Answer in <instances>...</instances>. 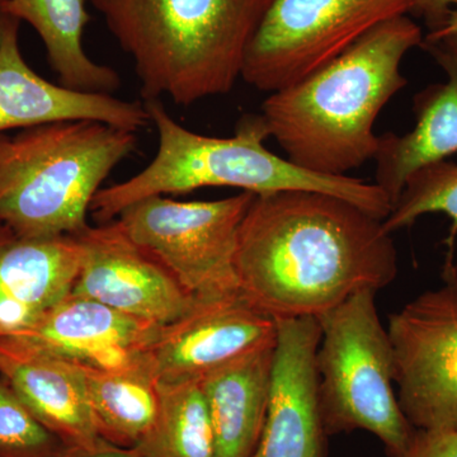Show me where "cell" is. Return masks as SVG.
Returning a JSON list of instances; mask_svg holds the SVG:
<instances>
[{
	"mask_svg": "<svg viewBox=\"0 0 457 457\" xmlns=\"http://www.w3.org/2000/svg\"><path fill=\"white\" fill-rule=\"evenodd\" d=\"M417 0H270L246 47L240 78L261 92L300 82Z\"/></svg>",
	"mask_w": 457,
	"mask_h": 457,
	"instance_id": "7",
	"label": "cell"
},
{
	"mask_svg": "<svg viewBox=\"0 0 457 457\" xmlns=\"http://www.w3.org/2000/svg\"><path fill=\"white\" fill-rule=\"evenodd\" d=\"M445 36H457V7L450 12L446 22L438 31L428 33L426 37L438 38L445 37Z\"/></svg>",
	"mask_w": 457,
	"mask_h": 457,
	"instance_id": "27",
	"label": "cell"
},
{
	"mask_svg": "<svg viewBox=\"0 0 457 457\" xmlns=\"http://www.w3.org/2000/svg\"><path fill=\"white\" fill-rule=\"evenodd\" d=\"M402 457H457V426L416 429Z\"/></svg>",
	"mask_w": 457,
	"mask_h": 457,
	"instance_id": "24",
	"label": "cell"
},
{
	"mask_svg": "<svg viewBox=\"0 0 457 457\" xmlns=\"http://www.w3.org/2000/svg\"><path fill=\"white\" fill-rule=\"evenodd\" d=\"M365 288L318 318L317 352L321 417L328 437L368 431L389 457H402L416 429L394 390L395 365L389 333Z\"/></svg>",
	"mask_w": 457,
	"mask_h": 457,
	"instance_id": "6",
	"label": "cell"
},
{
	"mask_svg": "<svg viewBox=\"0 0 457 457\" xmlns=\"http://www.w3.org/2000/svg\"><path fill=\"white\" fill-rule=\"evenodd\" d=\"M74 237L82 246V263L71 294L161 327L183 317L196 303L117 219L87 227Z\"/></svg>",
	"mask_w": 457,
	"mask_h": 457,
	"instance_id": "11",
	"label": "cell"
},
{
	"mask_svg": "<svg viewBox=\"0 0 457 457\" xmlns=\"http://www.w3.org/2000/svg\"><path fill=\"white\" fill-rule=\"evenodd\" d=\"M66 446L0 375V457H57Z\"/></svg>",
	"mask_w": 457,
	"mask_h": 457,
	"instance_id": "23",
	"label": "cell"
},
{
	"mask_svg": "<svg viewBox=\"0 0 457 457\" xmlns=\"http://www.w3.org/2000/svg\"><path fill=\"white\" fill-rule=\"evenodd\" d=\"M154 426L132 449L144 457H215L212 420L198 381L158 383Z\"/></svg>",
	"mask_w": 457,
	"mask_h": 457,
	"instance_id": "21",
	"label": "cell"
},
{
	"mask_svg": "<svg viewBox=\"0 0 457 457\" xmlns=\"http://www.w3.org/2000/svg\"><path fill=\"white\" fill-rule=\"evenodd\" d=\"M159 328L69 294L32 326L0 341L82 369L113 371L146 365Z\"/></svg>",
	"mask_w": 457,
	"mask_h": 457,
	"instance_id": "13",
	"label": "cell"
},
{
	"mask_svg": "<svg viewBox=\"0 0 457 457\" xmlns=\"http://www.w3.org/2000/svg\"><path fill=\"white\" fill-rule=\"evenodd\" d=\"M423 42L408 16L376 26L353 46L262 104L270 137L291 163L321 176H347L374 159L378 113L408 84L403 57Z\"/></svg>",
	"mask_w": 457,
	"mask_h": 457,
	"instance_id": "2",
	"label": "cell"
},
{
	"mask_svg": "<svg viewBox=\"0 0 457 457\" xmlns=\"http://www.w3.org/2000/svg\"><path fill=\"white\" fill-rule=\"evenodd\" d=\"M131 56L145 101L230 92L270 0H88Z\"/></svg>",
	"mask_w": 457,
	"mask_h": 457,
	"instance_id": "4",
	"label": "cell"
},
{
	"mask_svg": "<svg viewBox=\"0 0 457 457\" xmlns=\"http://www.w3.org/2000/svg\"><path fill=\"white\" fill-rule=\"evenodd\" d=\"M420 46L444 69L447 80L416 95L413 130L378 137L375 183L392 207L417 170L457 153V36L423 37Z\"/></svg>",
	"mask_w": 457,
	"mask_h": 457,
	"instance_id": "16",
	"label": "cell"
},
{
	"mask_svg": "<svg viewBox=\"0 0 457 457\" xmlns=\"http://www.w3.org/2000/svg\"><path fill=\"white\" fill-rule=\"evenodd\" d=\"M273 347L234 361L200 381L215 457L254 455L266 422Z\"/></svg>",
	"mask_w": 457,
	"mask_h": 457,
	"instance_id": "18",
	"label": "cell"
},
{
	"mask_svg": "<svg viewBox=\"0 0 457 457\" xmlns=\"http://www.w3.org/2000/svg\"><path fill=\"white\" fill-rule=\"evenodd\" d=\"M21 21L0 11V135L46 123L93 120L132 132L150 122L140 102L86 93L51 83L27 64Z\"/></svg>",
	"mask_w": 457,
	"mask_h": 457,
	"instance_id": "14",
	"label": "cell"
},
{
	"mask_svg": "<svg viewBox=\"0 0 457 457\" xmlns=\"http://www.w3.org/2000/svg\"><path fill=\"white\" fill-rule=\"evenodd\" d=\"M384 220L345 198L288 189L254 195L237 236L240 291L281 319L319 318L399 272Z\"/></svg>",
	"mask_w": 457,
	"mask_h": 457,
	"instance_id": "1",
	"label": "cell"
},
{
	"mask_svg": "<svg viewBox=\"0 0 457 457\" xmlns=\"http://www.w3.org/2000/svg\"><path fill=\"white\" fill-rule=\"evenodd\" d=\"M0 375L68 446L92 447L104 441L90 408L86 372L79 366L0 341Z\"/></svg>",
	"mask_w": 457,
	"mask_h": 457,
	"instance_id": "17",
	"label": "cell"
},
{
	"mask_svg": "<svg viewBox=\"0 0 457 457\" xmlns=\"http://www.w3.org/2000/svg\"><path fill=\"white\" fill-rule=\"evenodd\" d=\"M83 370L101 437L117 446H137L154 426L159 411L158 381L147 365L113 371Z\"/></svg>",
	"mask_w": 457,
	"mask_h": 457,
	"instance_id": "20",
	"label": "cell"
},
{
	"mask_svg": "<svg viewBox=\"0 0 457 457\" xmlns=\"http://www.w3.org/2000/svg\"><path fill=\"white\" fill-rule=\"evenodd\" d=\"M318 318L278 320L266 422L252 457H328L321 417Z\"/></svg>",
	"mask_w": 457,
	"mask_h": 457,
	"instance_id": "12",
	"label": "cell"
},
{
	"mask_svg": "<svg viewBox=\"0 0 457 457\" xmlns=\"http://www.w3.org/2000/svg\"><path fill=\"white\" fill-rule=\"evenodd\" d=\"M88 0H0V11L27 22L37 32L59 84L86 93L112 95L121 86L119 74L87 55L84 29Z\"/></svg>",
	"mask_w": 457,
	"mask_h": 457,
	"instance_id": "19",
	"label": "cell"
},
{
	"mask_svg": "<svg viewBox=\"0 0 457 457\" xmlns=\"http://www.w3.org/2000/svg\"><path fill=\"white\" fill-rule=\"evenodd\" d=\"M278 319L245 295L196 300L183 317L159 328L145 354L158 383H200L207 375L275 345Z\"/></svg>",
	"mask_w": 457,
	"mask_h": 457,
	"instance_id": "10",
	"label": "cell"
},
{
	"mask_svg": "<svg viewBox=\"0 0 457 457\" xmlns=\"http://www.w3.org/2000/svg\"><path fill=\"white\" fill-rule=\"evenodd\" d=\"M389 318L398 402L414 429L457 426V269Z\"/></svg>",
	"mask_w": 457,
	"mask_h": 457,
	"instance_id": "9",
	"label": "cell"
},
{
	"mask_svg": "<svg viewBox=\"0 0 457 457\" xmlns=\"http://www.w3.org/2000/svg\"><path fill=\"white\" fill-rule=\"evenodd\" d=\"M57 457H144L137 450L117 446L106 440L92 447L66 446Z\"/></svg>",
	"mask_w": 457,
	"mask_h": 457,
	"instance_id": "26",
	"label": "cell"
},
{
	"mask_svg": "<svg viewBox=\"0 0 457 457\" xmlns=\"http://www.w3.org/2000/svg\"><path fill=\"white\" fill-rule=\"evenodd\" d=\"M457 7V0H417L413 13L425 18L429 32H436L446 22L450 12Z\"/></svg>",
	"mask_w": 457,
	"mask_h": 457,
	"instance_id": "25",
	"label": "cell"
},
{
	"mask_svg": "<svg viewBox=\"0 0 457 457\" xmlns=\"http://www.w3.org/2000/svg\"><path fill=\"white\" fill-rule=\"evenodd\" d=\"M144 106L158 132V150L139 173L99 189L90 212L101 224L147 197L204 187H231L254 195L306 189L345 198L381 220L392 212L389 197L375 182L311 173L270 152L264 146L270 134L262 114L243 117L234 137H213L183 128L161 99L145 101Z\"/></svg>",
	"mask_w": 457,
	"mask_h": 457,
	"instance_id": "3",
	"label": "cell"
},
{
	"mask_svg": "<svg viewBox=\"0 0 457 457\" xmlns=\"http://www.w3.org/2000/svg\"><path fill=\"white\" fill-rule=\"evenodd\" d=\"M137 145V132L93 120L0 135V222L23 237L78 236L104 180Z\"/></svg>",
	"mask_w": 457,
	"mask_h": 457,
	"instance_id": "5",
	"label": "cell"
},
{
	"mask_svg": "<svg viewBox=\"0 0 457 457\" xmlns=\"http://www.w3.org/2000/svg\"><path fill=\"white\" fill-rule=\"evenodd\" d=\"M427 213H444L453 225L447 245L453 252L457 236V164L442 161L417 170L396 198L384 228L390 234L411 227Z\"/></svg>",
	"mask_w": 457,
	"mask_h": 457,
	"instance_id": "22",
	"label": "cell"
},
{
	"mask_svg": "<svg viewBox=\"0 0 457 457\" xmlns=\"http://www.w3.org/2000/svg\"><path fill=\"white\" fill-rule=\"evenodd\" d=\"M253 198L251 192L189 203L153 196L132 204L117 220L194 299H219L240 293L237 236Z\"/></svg>",
	"mask_w": 457,
	"mask_h": 457,
	"instance_id": "8",
	"label": "cell"
},
{
	"mask_svg": "<svg viewBox=\"0 0 457 457\" xmlns=\"http://www.w3.org/2000/svg\"><path fill=\"white\" fill-rule=\"evenodd\" d=\"M80 263L77 237H23L0 222V339L32 326L68 296Z\"/></svg>",
	"mask_w": 457,
	"mask_h": 457,
	"instance_id": "15",
	"label": "cell"
}]
</instances>
